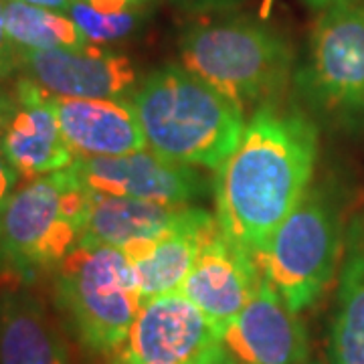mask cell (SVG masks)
Segmentation results:
<instances>
[{
	"label": "cell",
	"mask_w": 364,
	"mask_h": 364,
	"mask_svg": "<svg viewBox=\"0 0 364 364\" xmlns=\"http://www.w3.org/2000/svg\"><path fill=\"white\" fill-rule=\"evenodd\" d=\"M0 146L18 176V186L69 168L75 154L63 138L51 93L21 79L14 100L0 117Z\"/></svg>",
	"instance_id": "cell-9"
},
{
	"label": "cell",
	"mask_w": 364,
	"mask_h": 364,
	"mask_svg": "<svg viewBox=\"0 0 364 364\" xmlns=\"http://www.w3.org/2000/svg\"><path fill=\"white\" fill-rule=\"evenodd\" d=\"M310 83L326 104L364 105V4L358 0L324 9L312 33Z\"/></svg>",
	"instance_id": "cell-10"
},
{
	"label": "cell",
	"mask_w": 364,
	"mask_h": 364,
	"mask_svg": "<svg viewBox=\"0 0 364 364\" xmlns=\"http://www.w3.org/2000/svg\"><path fill=\"white\" fill-rule=\"evenodd\" d=\"M184 11H195V13H207V11H221L229 9L239 0H172Z\"/></svg>",
	"instance_id": "cell-24"
},
{
	"label": "cell",
	"mask_w": 364,
	"mask_h": 364,
	"mask_svg": "<svg viewBox=\"0 0 364 364\" xmlns=\"http://www.w3.org/2000/svg\"><path fill=\"white\" fill-rule=\"evenodd\" d=\"M340 229L332 208L306 193L257 253L263 277L294 312L310 308L336 272Z\"/></svg>",
	"instance_id": "cell-6"
},
{
	"label": "cell",
	"mask_w": 364,
	"mask_h": 364,
	"mask_svg": "<svg viewBox=\"0 0 364 364\" xmlns=\"http://www.w3.org/2000/svg\"><path fill=\"white\" fill-rule=\"evenodd\" d=\"M18 63V49L13 45V41L6 33L4 25V2L0 0V77L9 75Z\"/></svg>",
	"instance_id": "cell-21"
},
{
	"label": "cell",
	"mask_w": 364,
	"mask_h": 364,
	"mask_svg": "<svg viewBox=\"0 0 364 364\" xmlns=\"http://www.w3.org/2000/svg\"><path fill=\"white\" fill-rule=\"evenodd\" d=\"M16 186H18V176H16L13 166L9 164V160L2 152V146H0V210L16 191Z\"/></svg>",
	"instance_id": "cell-22"
},
{
	"label": "cell",
	"mask_w": 364,
	"mask_h": 364,
	"mask_svg": "<svg viewBox=\"0 0 364 364\" xmlns=\"http://www.w3.org/2000/svg\"><path fill=\"white\" fill-rule=\"evenodd\" d=\"M114 360L122 364H227L221 334L181 291L144 299Z\"/></svg>",
	"instance_id": "cell-7"
},
{
	"label": "cell",
	"mask_w": 364,
	"mask_h": 364,
	"mask_svg": "<svg viewBox=\"0 0 364 364\" xmlns=\"http://www.w3.org/2000/svg\"><path fill=\"white\" fill-rule=\"evenodd\" d=\"M90 195L71 166L21 184L0 210V265L55 269L81 241Z\"/></svg>",
	"instance_id": "cell-5"
},
{
	"label": "cell",
	"mask_w": 364,
	"mask_h": 364,
	"mask_svg": "<svg viewBox=\"0 0 364 364\" xmlns=\"http://www.w3.org/2000/svg\"><path fill=\"white\" fill-rule=\"evenodd\" d=\"M26 79L59 97L107 100L119 97L136 83V69L124 55L95 45L81 49L18 51Z\"/></svg>",
	"instance_id": "cell-13"
},
{
	"label": "cell",
	"mask_w": 364,
	"mask_h": 364,
	"mask_svg": "<svg viewBox=\"0 0 364 364\" xmlns=\"http://www.w3.org/2000/svg\"><path fill=\"white\" fill-rule=\"evenodd\" d=\"M221 338L227 364H306L308 358V338L298 312L265 277Z\"/></svg>",
	"instance_id": "cell-12"
},
{
	"label": "cell",
	"mask_w": 364,
	"mask_h": 364,
	"mask_svg": "<svg viewBox=\"0 0 364 364\" xmlns=\"http://www.w3.org/2000/svg\"><path fill=\"white\" fill-rule=\"evenodd\" d=\"M69 16L75 21L87 43H109L124 39L138 25V14L134 11L102 13L83 0H73Z\"/></svg>",
	"instance_id": "cell-20"
},
{
	"label": "cell",
	"mask_w": 364,
	"mask_h": 364,
	"mask_svg": "<svg viewBox=\"0 0 364 364\" xmlns=\"http://www.w3.org/2000/svg\"><path fill=\"white\" fill-rule=\"evenodd\" d=\"M340 2H352V0H306L308 6L312 9H328V6H334V4H340Z\"/></svg>",
	"instance_id": "cell-26"
},
{
	"label": "cell",
	"mask_w": 364,
	"mask_h": 364,
	"mask_svg": "<svg viewBox=\"0 0 364 364\" xmlns=\"http://www.w3.org/2000/svg\"><path fill=\"white\" fill-rule=\"evenodd\" d=\"M318 156V134L299 112L261 107L217 176V221L257 257L306 195Z\"/></svg>",
	"instance_id": "cell-1"
},
{
	"label": "cell",
	"mask_w": 364,
	"mask_h": 364,
	"mask_svg": "<svg viewBox=\"0 0 364 364\" xmlns=\"http://www.w3.org/2000/svg\"><path fill=\"white\" fill-rule=\"evenodd\" d=\"M261 279L263 273L255 257L219 227L200 249L178 291L205 314L223 336L253 298Z\"/></svg>",
	"instance_id": "cell-11"
},
{
	"label": "cell",
	"mask_w": 364,
	"mask_h": 364,
	"mask_svg": "<svg viewBox=\"0 0 364 364\" xmlns=\"http://www.w3.org/2000/svg\"><path fill=\"white\" fill-rule=\"evenodd\" d=\"M112 364H122V363H116V360H112Z\"/></svg>",
	"instance_id": "cell-27"
},
{
	"label": "cell",
	"mask_w": 364,
	"mask_h": 364,
	"mask_svg": "<svg viewBox=\"0 0 364 364\" xmlns=\"http://www.w3.org/2000/svg\"><path fill=\"white\" fill-rule=\"evenodd\" d=\"M184 69L207 81L241 109L286 85L291 49L272 26L249 18L195 25L181 43Z\"/></svg>",
	"instance_id": "cell-4"
},
{
	"label": "cell",
	"mask_w": 364,
	"mask_h": 364,
	"mask_svg": "<svg viewBox=\"0 0 364 364\" xmlns=\"http://www.w3.org/2000/svg\"><path fill=\"white\" fill-rule=\"evenodd\" d=\"M219 231V221L205 208L188 207L181 221L152 241L124 249L142 294V301L178 291L200 249Z\"/></svg>",
	"instance_id": "cell-15"
},
{
	"label": "cell",
	"mask_w": 364,
	"mask_h": 364,
	"mask_svg": "<svg viewBox=\"0 0 364 364\" xmlns=\"http://www.w3.org/2000/svg\"><path fill=\"white\" fill-rule=\"evenodd\" d=\"M83 2H87L102 13H124V11H134L150 0H83Z\"/></svg>",
	"instance_id": "cell-23"
},
{
	"label": "cell",
	"mask_w": 364,
	"mask_h": 364,
	"mask_svg": "<svg viewBox=\"0 0 364 364\" xmlns=\"http://www.w3.org/2000/svg\"><path fill=\"white\" fill-rule=\"evenodd\" d=\"M4 25L18 51L81 49L90 45L69 14L18 0H4Z\"/></svg>",
	"instance_id": "cell-19"
},
{
	"label": "cell",
	"mask_w": 364,
	"mask_h": 364,
	"mask_svg": "<svg viewBox=\"0 0 364 364\" xmlns=\"http://www.w3.org/2000/svg\"><path fill=\"white\" fill-rule=\"evenodd\" d=\"M188 207H170L130 196L90 195V207L79 243L128 249L152 241L172 229ZM77 243V245H79Z\"/></svg>",
	"instance_id": "cell-16"
},
{
	"label": "cell",
	"mask_w": 364,
	"mask_h": 364,
	"mask_svg": "<svg viewBox=\"0 0 364 364\" xmlns=\"http://www.w3.org/2000/svg\"><path fill=\"white\" fill-rule=\"evenodd\" d=\"M51 97L63 138L75 158L126 156L148 146L132 102Z\"/></svg>",
	"instance_id": "cell-14"
},
{
	"label": "cell",
	"mask_w": 364,
	"mask_h": 364,
	"mask_svg": "<svg viewBox=\"0 0 364 364\" xmlns=\"http://www.w3.org/2000/svg\"><path fill=\"white\" fill-rule=\"evenodd\" d=\"M132 105L148 148L188 166L219 168L245 132L239 105L178 65L150 73Z\"/></svg>",
	"instance_id": "cell-2"
},
{
	"label": "cell",
	"mask_w": 364,
	"mask_h": 364,
	"mask_svg": "<svg viewBox=\"0 0 364 364\" xmlns=\"http://www.w3.org/2000/svg\"><path fill=\"white\" fill-rule=\"evenodd\" d=\"M330 364H364V245L356 241L340 277Z\"/></svg>",
	"instance_id": "cell-18"
},
{
	"label": "cell",
	"mask_w": 364,
	"mask_h": 364,
	"mask_svg": "<svg viewBox=\"0 0 364 364\" xmlns=\"http://www.w3.org/2000/svg\"><path fill=\"white\" fill-rule=\"evenodd\" d=\"M53 272L55 306L73 338L93 354H116L142 306L128 255L79 243Z\"/></svg>",
	"instance_id": "cell-3"
},
{
	"label": "cell",
	"mask_w": 364,
	"mask_h": 364,
	"mask_svg": "<svg viewBox=\"0 0 364 364\" xmlns=\"http://www.w3.org/2000/svg\"><path fill=\"white\" fill-rule=\"evenodd\" d=\"M79 182L95 195L130 196L170 207H191L205 193V181L193 166L138 150L126 156L75 158L71 164Z\"/></svg>",
	"instance_id": "cell-8"
},
{
	"label": "cell",
	"mask_w": 364,
	"mask_h": 364,
	"mask_svg": "<svg viewBox=\"0 0 364 364\" xmlns=\"http://www.w3.org/2000/svg\"><path fill=\"white\" fill-rule=\"evenodd\" d=\"M25 4H33V6H43V9H51V11H59V13L69 14L73 0H18Z\"/></svg>",
	"instance_id": "cell-25"
},
{
	"label": "cell",
	"mask_w": 364,
	"mask_h": 364,
	"mask_svg": "<svg viewBox=\"0 0 364 364\" xmlns=\"http://www.w3.org/2000/svg\"><path fill=\"white\" fill-rule=\"evenodd\" d=\"M0 364H71L65 340L33 294H0Z\"/></svg>",
	"instance_id": "cell-17"
}]
</instances>
